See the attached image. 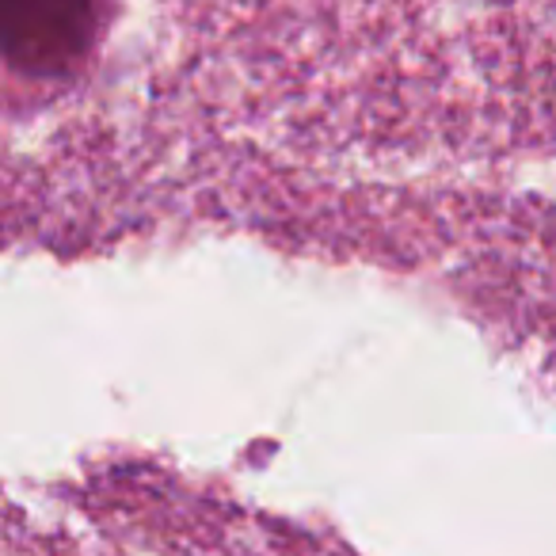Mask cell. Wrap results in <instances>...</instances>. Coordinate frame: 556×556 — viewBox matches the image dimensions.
Listing matches in <instances>:
<instances>
[{"mask_svg":"<svg viewBox=\"0 0 556 556\" xmlns=\"http://www.w3.org/2000/svg\"><path fill=\"white\" fill-rule=\"evenodd\" d=\"M96 0H4L9 70L27 77H62L88 54Z\"/></svg>","mask_w":556,"mask_h":556,"instance_id":"obj_1","label":"cell"}]
</instances>
